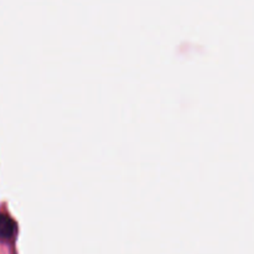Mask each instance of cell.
<instances>
[{
  "mask_svg": "<svg viewBox=\"0 0 254 254\" xmlns=\"http://www.w3.org/2000/svg\"><path fill=\"white\" fill-rule=\"evenodd\" d=\"M17 233V225L9 215L0 213V241L10 242Z\"/></svg>",
  "mask_w": 254,
  "mask_h": 254,
  "instance_id": "obj_1",
  "label": "cell"
}]
</instances>
